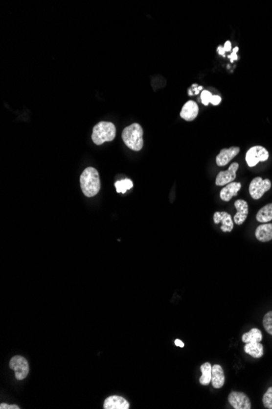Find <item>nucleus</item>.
I'll use <instances>...</instances> for the list:
<instances>
[{"label": "nucleus", "mask_w": 272, "mask_h": 409, "mask_svg": "<svg viewBox=\"0 0 272 409\" xmlns=\"http://www.w3.org/2000/svg\"><path fill=\"white\" fill-rule=\"evenodd\" d=\"M175 346H179V347H181V348H182V347H184V343H183V342H182V341H181V340H180V339H176V340H175Z\"/></svg>", "instance_id": "nucleus-29"}, {"label": "nucleus", "mask_w": 272, "mask_h": 409, "mask_svg": "<svg viewBox=\"0 0 272 409\" xmlns=\"http://www.w3.org/2000/svg\"><path fill=\"white\" fill-rule=\"evenodd\" d=\"M234 205H235V207L237 211L236 215L233 217L234 222L236 225L241 226V225L243 224L244 222H246V218L248 217V203L246 202V200H237Z\"/></svg>", "instance_id": "nucleus-10"}, {"label": "nucleus", "mask_w": 272, "mask_h": 409, "mask_svg": "<svg viewBox=\"0 0 272 409\" xmlns=\"http://www.w3.org/2000/svg\"><path fill=\"white\" fill-rule=\"evenodd\" d=\"M255 236L258 241L268 242L272 239V224L263 223L257 227Z\"/></svg>", "instance_id": "nucleus-16"}, {"label": "nucleus", "mask_w": 272, "mask_h": 409, "mask_svg": "<svg viewBox=\"0 0 272 409\" xmlns=\"http://www.w3.org/2000/svg\"><path fill=\"white\" fill-rule=\"evenodd\" d=\"M1 409H19L20 408L17 405H8L7 404H1L0 405Z\"/></svg>", "instance_id": "nucleus-26"}, {"label": "nucleus", "mask_w": 272, "mask_h": 409, "mask_svg": "<svg viewBox=\"0 0 272 409\" xmlns=\"http://www.w3.org/2000/svg\"><path fill=\"white\" fill-rule=\"evenodd\" d=\"M215 224L222 222L221 230L224 232H231L234 228L233 220L231 215L227 212H216L214 214Z\"/></svg>", "instance_id": "nucleus-11"}, {"label": "nucleus", "mask_w": 272, "mask_h": 409, "mask_svg": "<svg viewBox=\"0 0 272 409\" xmlns=\"http://www.w3.org/2000/svg\"><path fill=\"white\" fill-rule=\"evenodd\" d=\"M81 188L87 197H94L100 190L99 173L95 168L88 167L80 177Z\"/></svg>", "instance_id": "nucleus-1"}, {"label": "nucleus", "mask_w": 272, "mask_h": 409, "mask_svg": "<svg viewBox=\"0 0 272 409\" xmlns=\"http://www.w3.org/2000/svg\"><path fill=\"white\" fill-rule=\"evenodd\" d=\"M263 403L264 407L268 409H272V386L268 388L267 392L263 395Z\"/></svg>", "instance_id": "nucleus-23"}, {"label": "nucleus", "mask_w": 272, "mask_h": 409, "mask_svg": "<svg viewBox=\"0 0 272 409\" xmlns=\"http://www.w3.org/2000/svg\"><path fill=\"white\" fill-rule=\"evenodd\" d=\"M263 327L268 333L272 335V311H269L263 318Z\"/></svg>", "instance_id": "nucleus-22"}, {"label": "nucleus", "mask_w": 272, "mask_h": 409, "mask_svg": "<svg viewBox=\"0 0 272 409\" xmlns=\"http://www.w3.org/2000/svg\"><path fill=\"white\" fill-rule=\"evenodd\" d=\"M116 136V127L111 122L98 123L95 127L93 128L92 139L93 142L100 146L106 141H112Z\"/></svg>", "instance_id": "nucleus-3"}, {"label": "nucleus", "mask_w": 272, "mask_h": 409, "mask_svg": "<svg viewBox=\"0 0 272 409\" xmlns=\"http://www.w3.org/2000/svg\"><path fill=\"white\" fill-rule=\"evenodd\" d=\"M143 131L141 125L133 124L126 128L122 132V140L126 146L132 151H139L143 146Z\"/></svg>", "instance_id": "nucleus-2"}, {"label": "nucleus", "mask_w": 272, "mask_h": 409, "mask_svg": "<svg viewBox=\"0 0 272 409\" xmlns=\"http://www.w3.org/2000/svg\"><path fill=\"white\" fill-rule=\"evenodd\" d=\"M272 188V182L269 179H263L260 177L253 178L249 185V194L253 200H259L266 192Z\"/></svg>", "instance_id": "nucleus-5"}, {"label": "nucleus", "mask_w": 272, "mask_h": 409, "mask_svg": "<svg viewBox=\"0 0 272 409\" xmlns=\"http://www.w3.org/2000/svg\"><path fill=\"white\" fill-rule=\"evenodd\" d=\"M105 409H129L130 404L124 398L118 395L110 396L104 403Z\"/></svg>", "instance_id": "nucleus-13"}, {"label": "nucleus", "mask_w": 272, "mask_h": 409, "mask_svg": "<svg viewBox=\"0 0 272 409\" xmlns=\"http://www.w3.org/2000/svg\"><path fill=\"white\" fill-rule=\"evenodd\" d=\"M245 352L252 356L253 358H259L264 355V349L260 342H249L245 346Z\"/></svg>", "instance_id": "nucleus-17"}, {"label": "nucleus", "mask_w": 272, "mask_h": 409, "mask_svg": "<svg viewBox=\"0 0 272 409\" xmlns=\"http://www.w3.org/2000/svg\"><path fill=\"white\" fill-rule=\"evenodd\" d=\"M240 148L236 146H231L229 149H223L217 155V165L219 167L226 166L231 159H233L240 153Z\"/></svg>", "instance_id": "nucleus-9"}, {"label": "nucleus", "mask_w": 272, "mask_h": 409, "mask_svg": "<svg viewBox=\"0 0 272 409\" xmlns=\"http://www.w3.org/2000/svg\"><path fill=\"white\" fill-rule=\"evenodd\" d=\"M263 340V334L258 329H252L250 331L243 334L242 341L244 343L249 342H261Z\"/></svg>", "instance_id": "nucleus-20"}, {"label": "nucleus", "mask_w": 272, "mask_h": 409, "mask_svg": "<svg viewBox=\"0 0 272 409\" xmlns=\"http://www.w3.org/2000/svg\"><path fill=\"white\" fill-rule=\"evenodd\" d=\"M201 371L202 375L200 378V383L202 385H208L211 383L212 378V366L209 362L203 363L201 366Z\"/></svg>", "instance_id": "nucleus-19"}, {"label": "nucleus", "mask_w": 272, "mask_h": 409, "mask_svg": "<svg viewBox=\"0 0 272 409\" xmlns=\"http://www.w3.org/2000/svg\"><path fill=\"white\" fill-rule=\"evenodd\" d=\"M114 185L117 193L124 194L127 192V190H131L133 187V182L130 179H124V180H118L115 183Z\"/></svg>", "instance_id": "nucleus-21"}, {"label": "nucleus", "mask_w": 272, "mask_h": 409, "mask_svg": "<svg viewBox=\"0 0 272 409\" xmlns=\"http://www.w3.org/2000/svg\"><path fill=\"white\" fill-rule=\"evenodd\" d=\"M269 158V152L268 150L261 146H255L251 147L246 155V161L249 167L253 168L257 165L259 162H265Z\"/></svg>", "instance_id": "nucleus-4"}, {"label": "nucleus", "mask_w": 272, "mask_h": 409, "mask_svg": "<svg viewBox=\"0 0 272 409\" xmlns=\"http://www.w3.org/2000/svg\"><path fill=\"white\" fill-rule=\"evenodd\" d=\"M224 51H231V42L230 41H227L226 44L224 45Z\"/></svg>", "instance_id": "nucleus-27"}, {"label": "nucleus", "mask_w": 272, "mask_h": 409, "mask_svg": "<svg viewBox=\"0 0 272 409\" xmlns=\"http://www.w3.org/2000/svg\"><path fill=\"white\" fill-rule=\"evenodd\" d=\"M238 51V48H237V47H236V48H235V49H234L233 52H232V53H231V56H230V57H231V61H233L234 60H236V59H237V56H236V51Z\"/></svg>", "instance_id": "nucleus-28"}, {"label": "nucleus", "mask_w": 272, "mask_h": 409, "mask_svg": "<svg viewBox=\"0 0 272 409\" xmlns=\"http://www.w3.org/2000/svg\"><path fill=\"white\" fill-rule=\"evenodd\" d=\"M256 219L261 223H268L272 220V204L262 207L256 216Z\"/></svg>", "instance_id": "nucleus-18"}, {"label": "nucleus", "mask_w": 272, "mask_h": 409, "mask_svg": "<svg viewBox=\"0 0 272 409\" xmlns=\"http://www.w3.org/2000/svg\"><path fill=\"white\" fill-rule=\"evenodd\" d=\"M241 189V184L240 182L229 183L225 185L220 191V199L223 201L228 202L232 198L238 195V192Z\"/></svg>", "instance_id": "nucleus-14"}, {"label": "nucleus", "mask_w": 272, "mask_h": 409, "mask_svg": "<svg viewBox=\"0 0 272 409\" xmlns=\"http://www.w3.org/2000/svg\"><path fill=\"white\" fill-rule=\"evenodd\" d=\"M228 402L235 409H250L252 407L250 400L243 392L232 391L229 395Z\"/></svg>", "instance_id": "nucleus-8"}, {"label": "nucleus", "mask_w": 272, "mask_h": 409, "mask_svg": "<svg viewBox=\"0 0 272 409\" xmlns=\"http://www.w3.org/2000/svg\"><path fill=\"white\" fill-rule=\"evenodd\" d=\"M239 163H231L227 171H222L218 174L215 180V184L218 186L227 185L229 183L233 182L236 178V172L238 170Z\"/></svg>", "instance_id": "nucleus-7"}, {"label": "nucleus", "mask_w": 272, "mask_h": 409, "mask_svg": "<svg viewBox=\"0 0 272 409\" xmlns=\"http://www.w3.org/2000/svg\"><path fill=\"white\" fill-rule=\"evenodd\" d=\"M222 98L219 96H213L210 101L212 105H218L221 103Z\"/></svg>", "instance_id": "nucleus-25"}, {"label": "nucleus", "mask_w": 272, "mask_h": 409, "mask_svg": "<svg viewBox=\"0 0 272 409\" xmlns=\"http://www.w3.org/2000/svg\"><path fill=\"white\" fill-rule=\"evenodd\" d=\"M212 97V93L209 91L204 90L202 92V94H201V99H202V102L203 105H209V103H210V101H211Z\"/></svg>", "instance_id": "nucleus-24"}, {"label": "nucleus", "mask_w": 272, "mask_h": 409, "mask_svg": "<svg viewBox=\"0 0 272 409\" xmlns=\"http://www.w3.org/2000/svg\"><path fill=\"white\" fill-rule=\"evenodd\" d=\"M211 383L213 387L215 389H220L224 386L225 383L224 369L219 364L212 366Z\"/></svg>", "instance_id": "nucleus-15"}, {"label": "nucleus", "mask_w": 272, "mask_h": 409, "mask_svg": "<svg viewBox=\"0 0 272 409\" xmlns=\"http://www.w3.org/2000/svg\"><path fill=\"white\" fill-rule=\"evenodd\" d=\"M199 113V107L194 101H188L182 106L180 112V117L186 121H192L197 117Z\"/></svg>", "instance_id": "nucleus-12"}, {"label": "nucleus", "mask_w": 272, "mask_h": 409, "mask_svg": "<svg viewBox=\"0 0 272 409\" xmlns=\"http://www.w3.org/2000/svg\"><path fill=\"white\" fill-rule=\"evenodd\" d=\"M9 367L12 370H14L15 377L17 380H24L29 374V363L22 356H16L12 357L10 360Z\"/></svg>", "instance_id": "nucleus-6"}]
</instances>
